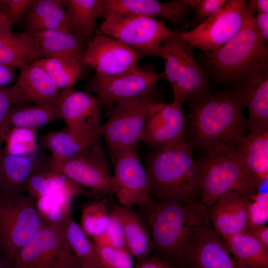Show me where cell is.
I'll use <instances>...</instances> for the list:
<instances>
[{
  "instance_id": "cell-25",
  "label": "cell",
  "mask_w": 268,
  "mask_h": 268,
  "mask_svg": "<svg viewBox=\"0 0 268 268\" xmlns=\"http://www.w3.org/2000/svg\"><path fill=\"white\" fill-rule=\"evenodd\" d=\"M2 181L0 192L24 193L30 176L48 164L36 161L29 156L8 154L0 149Z\"/></svg>"
},
{
  "instance_id": "cell-43",
  "label": "cell",
  "mask_w": 268,
  "mask_h": 268,
  "mask_svg": "<svg viewBox=\"0 0 268 268\" xmlns=\"http://www.w3.org/2000/svg\"><path fill=\"white\" fill-rule=\"evenodd\" d=\"M248 214L249 225L265 224L268 219L267 193L257 192L250 198L248 206Z\"/></svg>"
},
{
  "instance_id": "cell-29",
  "label": "cell",
  "mask_w": 268,
  "mask_h": 268,
  "mask_svg": "<svg viewBox=\"0 0 268 268\" xmlns=\"http://www.w3.org/2000/svg\"><path fill=\"white\" fill-rule=\"evenodd\" d=\"M111 209L123 223L129 251L137 261L143 260L152 253L148 228L141 216L130 208L113 204Z\"/></svg>"
},
{
  "instance_id": "cell-41",
  "label": "cell",
  "mask_w": 268,
  "mask_h": 268,
  "mask_svg": "<svg viewBox=\"0 0 268 268\" xmlns=\"http://www.w3.org/2000/svg\"><path fill=\"white\" fill-rule=\"evenodd\" d=\"M93 240L129 251L122 220L120 216L112 209L109 212V223L105 234Z\"/></svg>"
},
{
  "instance_id": "cell-52",
  "label": "cell",
  "mask_w": 268,
  "mask_h": 268,
  "mask_svg": "<svg viewBox=\"0 0 268 268\" xmlns=\"http://www.w3.org/2000/svg\"><path fill=\"white\" fill-rule=\"evenodd\" d=\"M0 268H13L12 263L0 252Z\"/></svg>"
},
{
  "instance_id": "cell-4",
  "label": "cell",
  "mask_w": 268,
  "mask_h": 268,
  "mask_svg": "<svg viewBox=\"0 0 268 268\" xmlns=\"http://www.w3.org/2000/svg\"><path fill=\"white\" fill-rule=\"evenodd\" d=\"M249 2V12L240 31L217 50L205 52L203 70L219 83L237 85L253 67L268 60V43L256 33L253 23L256 12Z\"/></svg>"
},
{
  "instance_id": "cell-19",
  "label": "cell",
  "mask_w": 268,
  "mask_h": 268,
  "mask_svg": "<svg viewBox=\"0 0 268 268\" xmlns=\"http://www.w3.org/2000/svg\"><path fill=\"white\" fill-rule=\"evenodd\" d=\"M19 68L17 81L14 85L8 86L12 105L28 106L44 102L57 104L61 90L41 67L33 63Z\"/></svg>"
},
{
  "instance_id": "cell-37",
  "label": "cell",
  "mask_w": 268,
  "mask_h": 268,
  "mask_svg": "<svg viewBox=\"0 0 268 268\" xmlns=\"http://www.w3.org/2000/svg\"><path fill=\"white\" fill-rule=\"evenodd\" d=\"M190 44L175 33L164 40L155 56L161 57L164 64L163 73L172 86L175 83L179 67Z\"/></svg>"
},
{
  "instance_id": "cell-3",
  "label": "cell",
  "mask_w": 268,
  "mask_h": 268,
  "mask_svg": "<svg viewBox=\"0 0 268 268\" xmlns=\"http://www.w3.org/2000/svg\"><path fill=\"white\" fill-rule=\"evenodd\" d=\"M193 146L184 137L148 154L145 170L152 200L201 203V172Z\"/></svg>"
},
{
  "instance_id": "cell-2",
  "label": "cell",
  "mask_w": 268,
  "mask_h": 268,
  "mask_svg": "<svg viewBox=\"0 0 268 268\" xmlns=\"http://www.w3.org/2000/svg\"><path fill=\"white\" fill-rule=\"evenodd\" d=\"M191 99V142L207 154L222 145L232 146L245 135V99L240 86L228 92H206Z\"/></svg>"
},
{
  "instance_id": "cell-26",
  "label": "cell",
  "mask_w": 268,
  "mask_h": 268,
  "mask_svg": "<svg viewBox=\"0 0 268 268\" xmlns=\"http://www.w3.org/2000/svg\"><path fill=\"white\" fill-rule=\"evenodd\" d=\"M67 14L66 30L86 43L94 35L96 20L102 17L104 0H63Z\"/></svg>"
},
{
  "instance_id": "cell-46",
  "label": "cell",
  "mask_w": 268,
  "mask_h": 268,
  "mask_svg": "<svg viewBox=\"0 0 268 268\" xmlns=\"http://www.w3.org/2000/svg\"><path fill=\"white\" fill-rule=\"evenodd\" d=\"M258 241L268 250V227L265 225H249L243 231Z\"/></svg>"
},
{
  "instance_id": "cell-44",
  "label": "cell",
  "mask_w": 268,
  "mask_h": 268,
  "mask_svg": "<svg viewBox=\"0 0 268 268\" xmlns=\"http://www.w3.org/2000/svg\"><path fill=\"white\" fill-rule=\"evenodd\" d=\"M31 0H0V12L14 24L24 17Z\"/></svg>"
},
{
  "instance_id": "cell-17",
  "label": "cell",
  "mask_w": 268,
  "mask_h": 268,
  "mask_svg": "<svg viewBox=\"0 0 268 268\" xmlns=\"http://www.w3.org/2000/svg\"><path fill=\"white\" fill-rule=\"evenodd\" d=\"M190 7L182 0H104L102 18L111 14L161 18L174 24L187 26Z\"/></svg>"
},
{
  "instance_id": "cell-12",
  "label": "cell",
  "mask_w": 268,
  "mask_h": 268,
  "mask_svg": "<svg viewBox=\"0 0 268 268\" xmlns=\"http://www.w3.org/2000/svg\"><path fill=\"white\" fill-rule=\"evenodd\" d=\"M48 166L96 193H113L112 175L101 144L71 158H52Z\"/></svg>"
},
{
  "instance_id": "cell-10",
  "label": "cell",
  "mask_w": 268,
  "mask_h": 268,
  "mask_svg": "<svg viewBox=\"0 0 268 268\" xmlns=\"http://www.w3.org/2000/svg\"><path fill=\"white\" fill-rule=\"evenodd\" d=\"M13 268H80L65 233L45 225L18 252Z\"/></svg>"
},
{
  "instance_id": "cell-38",
  "label": "cell",
  "mask_w": 268,
  "mask_h": 268,
  "mask_svg": "<svg viewBox=\"0 0 268 268\" xmlns=\"http://www.w3.org/2000/svg\"><path fill=\"white\" fill-rule=\"evenodd\" d=\"M109 218V212L106 202L94 201L83 207L79 225L85 234L94 240L105 234Z\"/></svg>"
},
{
  "instance_id": "cell-1",
  "label": "cell",
  "mask_w": 268,
  "mask_h": 268,
  "mask_svg": "<svg viewBox=\"0 0 268 268\" xmlns=\"http://www.w3.org/2000/svg\"><path fill=\"white\" fill-rule=\"evenodd\" d=\"M154 255L185 265L188 255L205 230L212 228L201 203L153 201L139 207Z\"/></svg>"
},
{
  "instance_id": "cell-51",
  "label": "cell",
  "mask_w": 268,
  "mask_h": 268,
  "mask_svg": "<svg viewBox=\"0 0 268 268\" xmlns=\"http://www.w3.org/2000/svg\"><path fill=\"white\" fill-rule=\"evenodd\" d=\"M250 2L257 13H268V0H251Z\"/></svg>"
},
{
  "instance_id": "cell-15",
  "label": "cell",
  "mask_w": 268,
  "mask_h": 268,
  "mask_svg": "<svg viewBox=\"0 0 268 268\" xmlns=\"http://www.w3.org/2000/svg\"><path fill=\"white\" fill-rule=\"evenodd\" d=\"M186 121L181 108L154 102L149 108L141 140L152 149L174 143L185 137Z\"/></svg>"
},
{
  "instance_id": "cell-48",
  "label": "cell",
  "mask_w": 268,
  "mask_h": 268,
  "mask_svg": "<svg viewBox=\"0 0 268 268\" xmlns=\"http://www.w3.org/2000/svg\"><path fill=\"white\" fill-rule=\"evenodd\" d=\"M12 105L8 86L0 88V124Z\"/></svg>"
},
{
  "instance_id": "cell-34",
  "label": "cell",
  "mask_w": 268,
  "mask_h": 268,
  "mask_svg": "<svg viewBox=\"0 0 268 268\" xmlns=\"http://www.w3.org/2000/svg\"><path fill=\"white\" fill-rule=\"evenodd\" d=\"M34 64L41 67L61 90L73 88L81 77L82 62L69 57L44 58Z\"/></svg>"
},
{
  "instance_id": "cell-11",
  "label": "cell",
  "mask_w": 268,
  "mask_h": 268,
  "mask_svg": "<svg viewBox=\"0 0 268 268\" xmlns=\"http://www.w3.org/2000/svg\"><path fill=\"white\" fill-rule=\"evenodd\" d=\"M142 55L120 41L100 31L86 43L84 66L93 68L95 77L103 78L138 70Z\"/></svg>"
},
{
  "instance_id": "cell-16",
  "label": "cell",
  "mask_w": 268,
  "mask_h": 268,
  "mask_svg": "<svg viewBox=\"0 0 268 268\" xmlns=\"http://www.w3.org/2000/svg\"><path fill=\"white\" fill-rule=\"evenodd\" d=\"M236 85L244 93L249 134H261L268 130V60L253 67Z\"/></svg>"
},
{
  "instance_id": "cell-28",
  "label": "cell",
  "mask_w": 268,
  "mask_h": 268,
  "mask_svg": "<svg viewBox=\"0 0 268 268\" xmlns=\"http://www.w3.org/2000/svg\"><path fill=\"white\" fill-rule=\"evenodd\" d=\"M39 48L32 35L13 33L0 36V63L20 67L35 63L42 59Z\"/></svg>"
},
{
  "instance_id": "cell-22",
  "label": "cell",
  "mask_w": 268,
  "mask_h": 268,
  "mask_svg": "<svg viewBox=\"0 0 268 268\" xmlns=\"http://www.w3.org/2000/svg\"><path fill=\"white\" fill-rule=\"evenodd\" d=\"M191 44L179 67L176 81L172 86L173 104L181 108L190 99L208 92L207 76L196 60Z\"/></svg>"
},
{
  "instance_id": "cell-14",
  "label": "cell",
  "mask_w": 268,
  "mask_h": 268,
  "mask_svg": "<svg viewBox=\"0 0 268 268\" xmlns=\"http://www.w3.org/2000/svg\"><path fill=\"white\" fill-rule=\"evenodd\" d=\"M163 73L138 70L103 78L94 77L89 82L88 91L94 93L99 103L106 105L142 96L153 91Z\"/></svg>"
},
{
  "instance_id": "cell-23",
  "label": "cell",
  "mask_w": 268,
  "mask_h": 268,
  "mask_svg": "<svg viewBox=\"0 0 268 268\" xmlns=\"http://www.w3.org/2000/svg\"><path fill=\"white\" fill-rule=\"evenodd\" d=\"M100 129L83 134L70 132L67 128L46 134L43 141L52 154V158L67 159L80 154L101 144Z\"/></svg>"
},
{
  "instance_id": "cell-30",
  "label": "cell",
  "mask_w": 268,
  "mask_h": 268,
  "mask_svg": "<svg viewBox=\"0 0 268 268\" xmlns=\"http://www.w3.org/2000/svg\"><path fill=\"white\" fill-rule=\"evenodd\" d=\"M61 119L57 104L44 102L28 105L11 107L0 128L7 131L10 125L14 127L37 129L51 122Z\"/></svg>"
},
{
  "instance_id": "cell-20",
  "label": "cell",
  "mask_w": 268,
  "mask_h": 268,
  "mask_svg": "<svg viewBox=\"0 0 268 268\" xmlns=\"http://www.w3.org/2000/svg\"><path fill=\"white\" fill-rule=\"evenodd\" d=\"M250 201L249 197L229 193L207 208L212 228L223 240L243 232L249 226Z\"/></svg>"
},
{
  "instance_id": "cell-18",
  "label": "cell",
  "mask_w": 268,
  "mask_h": 268,
  "mask_svg": "<svg viewBox=\"0 0 268 268\" xmlns=\"http://www.w3.org/2000/svg\"><path fill=\"white\" fill-rule=\"evenodd\" d=\"M97 99L87 92L73 88L60 91L57 105L66 128L83 134L100 129V116Z\"/></svg>"
},
{
  "instance_id": "cell-50",
  "label": "cell",
  "mask_w": 268,
  "mask_h": 268,
  "mask_svg": "<svg viewBox=\"0 0 268 268\" xmlns=\"http://www.w3.org/2000/svg\"><path fill=\"white\" fill-rule=\"evenodd\" d=\"M14 24L5 15L0 12V36L10 33Z\"/></svg>"
},
{
  "instance_id": "cell-42",
  "label": "cell",
  "mask_w": 268,
  "mask_h": 268,
  "mask_svg": "<svg viewBox=\"0 0 268 268\" xmlns=\"http://www.w3.org/2000/svg\"><path fill=\"white\" fill-rule=\"evenodd\" d=\"M182 0L194 11L192 23L195 27L218 13L227 2V0Z\"/></svg>"
},
{
  "instance_id": "cell-7",
  "label": "cell",
  "mask_w": 268,
  "mask_h": 268,
  "mask_svg": "<svg viewBox=\"0 0 268 268\" xmlns=\"http://www.w3.org/2000/svg\"><path fill=\"white\" fill-rule=\"evenodd\" d=\"M154 101L152 92L121 101L111 117L101 127L113 160L120 153L135 148L141 140L149 108Z\"/></svg>"
},
{
  "instance_id": "cell-31",
  "label": "cell",
  "mask_w": 268,
  "mask_h": 268,
  "mask_svg": "<svg viewBox=\"0 0 268 268\" xmlns=\"http://www.w3.org/2000/svg\"><path fill=\"white\" fill-rule=\"evenodd\" d=\"M232 147L243 156L249 169L255 176L258 188L267 181L268 130L261 134H245Z\"/></svg>"
},
{
  "instance_id": "cell-9",
  "label": "cell",
  "mask_w": 268,
  "mask_h": 268,
  "mask_svg": "<svg viewBox=\"0 0 268 268\" xmlns=\"http://www.w3.org/2000/svg\"><path fill=\"white\" fill-rule=\"evenodd\" d=\"M250 10L249 1L229 0L214 15L194 29L177 34L202 51L217 50L241 29Z\"/></svg>"
},
{
  "instance_id": "cell-6",
  "label": "cell",
  "mask_w": 268,
  "mask_h": 268,
  "mask_svg": "<svg viewBox=\"0 0 268 268\" xmlns=\"http://www.w3.org/2000/svg\"><path fill=\"white\" fill-rule=\"evenodd\" d=\"M45 225L28 194L0 192V252L10 262Z\"/></svg>"
},
{
  "instance_id": "cell-27",
  "label": "cell",
  "mask_w": 268,
  "mask_h": 268,
  "mask_svg": "<svg viewBox=\"0 0 268 268\" xmlns=\"http://www.w3.org/2000/svg\"><path fill=\"white\" fill-rule=\"evenodd\" d=\"M67 21L63 0H31L24 15L29 32L66 29Z\"/></svg>"
},
{
  "instance_id": "cell-32",
  "label": "cell",
  "mask_w": 268,
  "mask_h": 268,
  "mask_svg": "<svg viewBox=\"0 0 268 268\" xmlns=\"http://www.w3.org/2000/svg\"><path fill=\"white\" fill-rule=\"evenodd\" d=\"M77 195L69 191H58L36 200L35 205L48 226L65 233V224L71 215V202Z\"/></svg>"
},
{
  "instance_id": "cell-45",
  "label": "cell",
  "mask_w": 268,
  "mask_h": 268,
  "mask_svg": "<svg viewBox=\"0 0 268 268\" xmlns=\"http://www.w3.org/2000/svg\"><path fill=\"white\" fill-rule=\"evenodd\" d=\"M134 268H189V267L153 255L137 261Z\"/></svg>"
},
{
  "instance_id": "cell-40",
  "label": "cell",
  "mask_w": 268,
  "mask_h": 268,
  "mask_svg": "<svg viewBox=\"0 0 268 268\" xmlns=\"http://www.w3.org/2000/svg\"><path fill=\"white\" fill-rule=\"evenodd\" d=\"M101 268H134L133 256L126 250L107 244L93 241Z\"/></svg>"
},
{
  "instance_id": "cell-33",
  "label": "cell",
  "mask_w": 268,
  "mask_h": 268,
  "mask_svg": "<svg viewBox=\"0 0 268 268\" xmlns=\"http://www.w3.org/2000/svg\"><path fill=\"white\" fill-rule=\"evenodd\" d=\"M62 191L73 192L77 195L83 193L80 185L48 166L35 172L28 179L26 185L27 194L35 200L48 194Z\"/></svg>"
},
{
  "instance_id": "cell-35",
  "label": "cell",
  "mask_w": 268,
  "mask_h": 268,
  "mask_svg": "<svg viewBox=\"0 0 268 268\" xmlns=\"http://www.w3.org/2000/svg\"><path fill=\"white\" fill-rule=\"evenodd\" d=\"M224 241L233 256L247 268H268V250L251 235L242 232Z\"/></svg>"
},
{
  "instance_id": "cell-54",
  "label": "cell",
  "mask_w": 268,
  "mask_h": 268,
  "mask_svg": "<svg viewBox=\"0 0 268 268\" xmlns=\"http://www.w3.org/2000/svg\"></svg>"
},
{
  "instance_id": "cell-5",
  "label": "cell",
  "mask_w": 268,
  "mask_h": 268,
  "mask_svg": "<svg viewBox=\"0 0 268 268\" xmlns=\"http://www.w3.org/2000/svg\"><path fill=\"white\" fill-rule=\"evenodd\" d=\"M198 162L201 172V203L207 208L229 193L251 198L257 192L254 175L243 156L233 147H217Z\"/></svg>"
},
{
  "instance_id": "cell-39",
  "label": "cell",
  "mask_w": 268,
  "mask_h": 268,
  "mask_svg": "<svg viewBox=\"0 0 268 268\" xmlns=\"http://www.w3.org/2000/svg\"><path fill=\"white\" fill-rule=\"evenodd\" d=\"M36 130L14 126L9 128L4 136L3 150L11 155L31 157L37 149Z\"/></svg>"
},
{
  "instance_id": "cell-49",
  "label": "cell",
  "mask_w": 268,
  "mask_h": 268,
  "mask_svg": "<svg viewBox=\"0 0 268 268\" xmlns=\"http://www.w3.org/2000/svg\"><path fill=\"white\" fill-rule=\"evenodd\" d=\"M16 67L0 63V87L9 84L12 80Z\"/></svg>"
},
{
  "instance_id": "cell-8",
  "label": "cell",
  "mask_w": 268,
  "mask_h": 268,
  "mask_svg": "<svg viewBox=\"0 0 268 268\" xmlns=\"http://www.w3.org/2000/svg\"><path fill=\"white\" fill-rule=\"evenodd\" d=\"M100 32L117 39L143 57L155 56L161 43L175 32L168 29L156 19L133 15H106Z\"/></svg>"
},
{
  "instance_id": "cell-36",
  "label": "cell",
  "mask_w": 268,
  "mask_h": 268,
  "mask_svg": "<svg viewBox=\"0 0 268 268\" xmlns=\"http://www.w3.org/2000/svg\"><path fill=\"white\" fill-rule=\"evenodd\" d=\"M65 235L80 268H101L94 243L89 240L71 215L65 224Z\"/></svg>"
},
{
  "instance_id": "cell-53",
  "label": "cell",
  "mask_w": 268,
  "mask_h": 268,
  "mask_svg": "<svg viewBox=\"0 0 268 268\" xmlns=\"http://www.w3.org/2000/svg\"><path fill=\"white\" fill-rule=\"evenodd\" d=\"M1 181H2V174H1V166H0V189L1 184Z\"/></svg>"
},
{
  "instance_id": "cell-21",
  "label": "cell",
  "mask_w": 268,
  "mask_h": 268,
  "mask_svg": "<svg viewBox=\"0 0 268 268\" xmlns=\"http://www.w3.org/2000/svg\"><path fill=\"white\" fill-rule=\"evenodd\" d=\"M186 264L189 268H247L233 256L213 228L201 233L189 252Z\"/></svg>"
},
{
  "instance_id": "cell-13",
  "label": "cell",
  "mask_w": 268,
  "mask_h": 268,
  "mask_svg": "<svg viewBox=\"0 0 268 268\" xmlns=\"http://www.w3.org/2000/svg\"><path fill=\"white\" fill-rule=\"evenodd\" d=\"M113 161V193L121 205L130 208L149 203L152 200L148 176L135 148L120 153Z\"/></svg>"
},
{
  "instance_id": "cell-24",
  "label": "cell",
  "mask_w": 268,
  "mask_h": 268,
  "mask_svg": "<svg viewBox=\"0 0 268 268\" xmlns=\"http://www.w3.org/2000/svg\"><path fill=\"white\" fill-rule=\"evenodd\" d=\"M29 33L34 38L43 58L69 57L82 62L86 42L79 36L66 29Z\"/></svg>"
},
{
  "instance_id": "cell-47",
  "label": "cell",
  "mask_w": 268,
  "mask_h": 268,
  "mask_svg": "<svg viewBox=\"0 0 268 268\" xmlns=\"http://www.w3.org/2000/svg\"><path fill=\"white\" fill-rule=\"evenodd\" d=\"M256 33L263 42H268V13H257L253 18Z\"/></svg>"
}]
</instances>
